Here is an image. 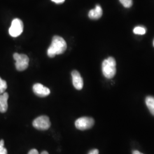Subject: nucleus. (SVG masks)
I'll list each match as a JSON object with an SVG mask.
<instances>
[{"instance_id": "20", "label": "nucleus", "mask_w": 154, "mask_h": 154, "mask_svg": "<svg viewBox=\"0 0 154 154\" xmlns=\"http://www.w3.org/2000/svg\"><path fill=\"white\" fill-rule=\"evenodd\" d=\"M41 154H49V153L47 152V151H43V152H41Z\"/></svg>"}, {"instance_id": "11", "label": "nucleus", "mask_w": 154, "mask_h": 154, "mask_svg": "<svg viewBox=\"0 0 154 154\" xmlns=\"http://www.w3.org/2000/svg\"><path fill=\"white\" fill-rule=\"evenodd\" d=\"M146 103L150 112L154 116V97L148 96L146 98Z\"/></svg>"}, {"instance_id": "8", "label": "nucleus", "mask_w": 154, "mask_h": 154, "mask_svg": "<svg viewBox=\"0 0 154 154\" xmlns=\"http://www.w3.org/2000/svg\"><path fill=\"white\" fill-rule=\"evenodd\" d=\"M72 76L74 87L78 90H82L83 87V81L80 73L77 70H73Z\"/></svg>"}, {"instance_id": "3", "label": "nucleus", "mask_w": 154, "mask_h": 154, "mask_svg": "<svg viewBox=\"0 0 154 154\" xmlns=\"http://www.w3.org/2000/svg\"><path fill=\"white\" fill-rule=\"evenodd\" d=\"M13 58L16 61V67L18 71H23L28 68L29 63V58L28 56L23 54L16 53L13 55Z\"/></svg>"}, {"instance_id": "16", "label": "nucleus", "mask_w": 154, "mask_h": 154, "mask_svg": "<svg viewBox=\"0 0 154 154\" xmlns=\"http://www.w3.org/2000/svg\"><path fill=\"white\" fill-rule=\"evenodd\" d=\"M88 154H99V151L97 149H91Z\"/></svg>"}, {"instance_id": "9", "label": "nucleus", "mask_w": 154, "mask_h": 154, "mask_svg": "<svg viewBox=\"0 0 154 154\" xmlns=\"http://www.w3.org/2000/svg\"><path fill=\"white\" fill-rule=\"evenodd\" d=\"M103 14V11L100 6L97 5L95 9L90 11L88 12V17L91 20H98Z\"/></svg>"}, {"instance_id": "6", "label": "nucleus", "mask_w": 154, "mask_h": 154, "mask_svg": "<svg viewBox=\"0 0 154 154\" xmlns=\"http://www.w3.org/2000/svg\"><path fill=\"white\" fill-rule=\"evenodd\" d=\"M33 126L39 130L44 131L48 130L51 126L49 118L48 116H40L34 119Z\"/></svg>"}, {"instance_id": "13", "label": "nucleus", "mask_w": 154, "mask_h": 154, "mask_svg": "<svg viewBox=\"0 0 154 154\" xmlns=\"http://www.w3.org/2000/svg\"><path fill=\"white\" fill-rule=\"evenodd\" d=\"M7 88H8L7 83L5 80H3L0 77V94L5 93Z\"/></svg>"}, {"instance_id": "12", "label": "nucleus", "mask_w": 154, "mask_h": 154, "mask_svg": "<svg viewBox=\"0 0 154 154\" xmlns=\"http://www.w3.org/2000/svg\"><path fill=\"white\" fill-rule=\"evenodd\" d=\"M133 32L135 34L143 35L146 33V29L144 26H137L134 29Z\"/></svg>"}, {"instance_id": "4", "label": "nucleus", "mask_w": 154, "mask_h": 154, "mask_svg": "<svg viewBox=\"0 0 154 154\" xmlns=\"http://www.w3.org/2000/svg\"><path fill=\"white\" fill-rule=\"evenodd\" d=\"M94 125V120L91 117L83 116L79 118L75 122L77 129L79 130H86L91 128Z\"/></svg>"}, {"instance_id": "18", "label": "nucleus", "mask_w": 154, "mask_h": 154, "mask_svg": "<svg viewBox=\"0 0 154 154\" xmlns=\"http://www.w3.org/2000/svg\"><path fill=\"white\" fill-rule=\"evenodd\" d=\"M53 2H55V4H62L64 2V1L65 0H51Z\"/></svg>"}, {"instance_id": "5", "label": "nucleus", "mask_w": 154, "mask_h": 154, "mask_svg": "<svg viewBox=\"0 0 154 154\" xmlns=\"http://www.w3.org/2000/svg\"><path fill=\"white\" fill-rule=\"evenodd\" d=\"M23 30V23L22 21L18 18H15L11 22L9 33L11 37H17L22 34Z\"/></svg>"}, {"instance_id": "15", "label": "nucleus", "mask_w": 154, "mask_h": 154, "mask_svg": "<svg viewBox=\"0 0 154 154\" xmlns=\"http://www.w3.org/2000/svg\"><path fill=\"white\" fill-rule=\"evenodd\" d=\"M0 154H8L7 149L4 147V140H1L0 141Z\"/></svg>"}, {"instance_id": "17", "label": "nucleus", "mask_w": 154, "mask_h": 154, "mask_svg": "<svg viewBox=\"0 0 154 154\" xmlns=\"http://www.w3.org/2000/svg\"><path fill=\"white\" fill-rule=\"evenodd\" d=\"M28 154H39V153L36 149H32L29 152Z\"/></svg>"}, {"instance_id": "2", "label": "nucleus", "mask_w": 154, "mask_h": 154, "mask_svg": "<svg viewBox=\"0 0 154 154\" xmlns=\"http://www.w3.org/2000/svg\"><path fill=\"white\" fill-rule=\"evenodd\" d=\"M116 61L113 57H110L102 62V72L106 78L108 79L112 78L115 76L116 69Z\"/></svg>"}, {"instance_id": "19", "label": "nucleus", "mask_w": 154, "mask_h": 154, "mask_svg": "<svg viewBox=\"0 0 154 154\" xmlns=\"http://www.w3.org/2000/svg\"><path fill=\"white\" fill-rule=\"evenodd\" d=\"M132 154H143L142 153H141L140 152H139V151H138L137 150H135V151H134L133 152H132Z\"/></svg>"}, {"instance_id": "14", "label": "nucleus", "mask_w": 154, "mask_h": 154, "mask_svg": "<svg viewBox=\"0 0 154 154\" xmlns=\"http://www.w3.org/2000/svg\"><path fill=\"white\" fill-rule=\"evenodd\" d=\"M119 1L126 8H130L132 5V0H119Z\"/></svg>"}, {"instance_id": "10", "label": "nucleus", "mask_w": 154, "mask_h": 154, "mask_svg": "<svg viewBox=\"0 0 154 154\" xmlns=\"http://www.w3.org/2000/svg\"><path fill=\"white\" fill-rule=\"evenodd\" d=\"M8 98L9 94L8 93H4L2 94H0V112L2 113L5 112L8 110Z\"/></svg>"}, {"instance_id": "21", "label": "nucleus", "mask_w": 154, "mask_h": 154, "mask_svg": "<svg viewBox=\"0 0 154 154\" xmlns=\"http://www.w3.org/2000/svg\"><path fill=\"white\" fill-rule=\"evenodd\" d=\"M153 45H154V42H153Z\"/></svg>"}, {"instance_id": "1", "label": "nucleus", "mask_w": 154, "mask_h": 154, "mask_svg": "<svg viewBox=\"0 0 154 154\" xmlns=\"http://www.w3.org/2000/svg\"><path fill=\"white\" fill-rule=\"evenodd\" d=\"M67 49L66 41L62 37L55 35L53 39L49 48L48 49V55L50 58H53L56 55L63 54Z\"/></svg>"}, {"instance_id": "7", "label": "nucleus", "mask_w": 154, "mask_h": 154, "mask_svg": "<svg viewBox=\"0 0 154 154\" xmlns=\"http://www.w3.org/2000/svg\"><path fill=\"white\" fill-rule=\"evenodd\" d=\"M34 93L40 97H45L49 95L50 90L49 88L45 87L41 83L34 84L33 87Z\"/></svg>"}]
</instances>
